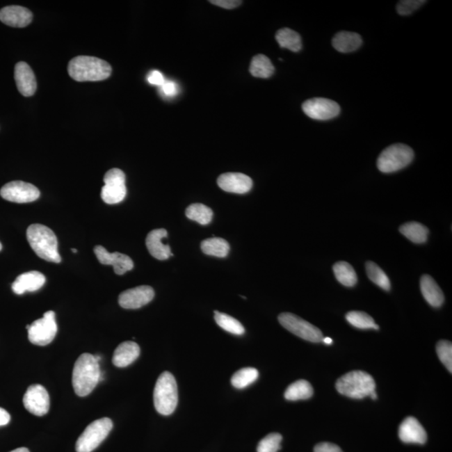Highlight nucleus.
<instances>
[{
  "label": "nucleus",
  "instance_id": "nucleus-1",
  "mask_svg": "<svg viewBox=\"0 0 452 452\" xmlns=\"http://www.w3.org/2000/svg\"><path fill=\"white\" fill-rule=\"evenodd\" d=\"M99 362L90 353H82L74 365L72 385L78 396H88L101 380Z\"/></svg>",
  "mask_w": 452,
  "mask_h": 452
},
{
  "label": "nucleus",
  "instance_id": "nucleus-2",
  "mask_svg": "<svg viewBox=\"0 0 452 452\" xmlns=\"http://www.w3.org/2000/svg\"><path fill=\"white\" fill-rule=\"evenodd\" d=\"M68 73L76 81H99L108 79L112 67L97 57L80 56L70 61Z\"/></svg>",
  "mask_w": 452,
  "mask_h": 452
},
{
  "label": "nucleus",
  "instance_id": "nucleus-3",
  "mask_svg": "<svg viewBox=\"0 0 452 452\" xmlns=\"http://www.w3.org/2000/svg\"><path fill=\"white\" fill-rule=\"evenodd\" d=\"M26 236L31 248L40 258L54 263L61 261L58 241L55 233L47 226L40 224L29 226Z\"/></svg>",
  "mask_w": 452,
  "mask_h": 452
},
{
  "label": "nucleus",
  "instance_id": "nucleus-4",
  "mask_svg": "<svg viewBox=\"0 0 452 452\" xmlns=\"http://www.w3.org/2000/svg\"><path fill=\"white\" fill-rule=\"evenodd\" d=\"M178 386L174 376L163 372L156 382L154 402L156 410L163 416H170L178 405Z\"/></svg>",
  "mask_w": 452,
  "mask_h": 452
},
{
  "label": "nucleus",
  "instance_id": "nucleus-5",
  "mask_svg": "<svg viewBox=\"0 0 452 452\" xmlns=\"http://www.w3.org/2000/svg\"><path fill=\"white\" fill-rule=\"evenodd\" d=\"M376 381L364 371H352L341 377L336 383L338 392L352 398H364L376 392Z\"/></svg>",
  "mask_w": 452,
  "mask_h": 452
},
{
  "label": "nucleus",
  "instance_id": "nucleus-6",
  "mask_svg": "<svg viewBox=\"0 0 452 452\" xmlns=\"http://www.w3.org/2000/svg\"><path fill=\"white\" fill-rule=\"evenodd\" d=\"M414 154L412 147L396 143L386 147L377 160V167L385 174L397 172L409 166L414 159Z\"/></svg>",
  "mask_w": 452,
  "mask_h": 452
},
{
  "label": "nucleus",
  "instance_id": "nucleus-7",
  "mask_svg": "<svg viewBox=\"0 0 452 452\" xmlns=\"http://www.w3.org/2000/svg\"><path fill=\"white\" fill-rule=\"evenodd\" d=\"M113 427V421L109 418H102L90 423L77 439L76 452H92L97 449L108 437Z\"/></svg>",
  "mask_w": 452,
  "mask_h": 452
},
{
  "label": "nucleus",
  "instance_id": "nucleus-8",
  "mask_svg": "<svg viewBox=\"0 0 452 452\" xmlns=\"http://www.w3.org/2000/svg\"><path fill=\"white\" fill-rule=\"evenodd\" d=\"M278 321L283 328L299 338L312 343L323 342L322 331L297 315L283 312L278 316Z\"/></svg>",
  "mask_w": 452,
  "mask_h": 452
},
{
  "label": "nucleus",
  "instance_id": "nucleus-9",
  "mask_svg": "<svg viewBox=\"0 0 452 452\" xmlns=\"http://www.w3.org/2000/svg\"><path fill=\"white\" fill-rule=\"evenodd\" d=\"M58 328L56 314L53 311L45 312L43 318L37 319L28 330V338L31 343L39 346H47L56 338Z\"/></svg>",
  "mask_w": 452,
  "mask_h": 452
},
{
  "label": "nucleus",
  "instance_id": "nucleus-10",
  "mask_svg": "<svg viewBox=\"0 0 452 452\" xmlns=\"http://www.w3.org/2000/svg\"><path fill=\"white\" fill-rule=\"evenodd\" d=\"M105 186L102 188V200L108 204L121 203L127 195L126 176L119 168H112L104 176Z\"/></svg>",
  "mask_w": 452,
  "mask_h": 452
},
{
  "label": "nucleus",
  "instance_id": "nucleus-11",
  "mask_svg": "<svg viewBox=\"0 0 452 452\" xmlns=\"http://www.w3.org/2000/svg\"><path fill=\"white\" fill-rule=\"evenodd\" d=\"M0 195L10 202L24 204L38 200L40 192L31 184L23 181H12L2 187Z\"/></svg>",
  "mask_w": 452,
  "mask_h": 452
},
{
  "label": "nucleus",
  "instance_id": "nucleus-12",
  "mask_svg": "<svg viewBox=\"0 0 452 452\" xmlns=\"http://www.w3.org/2000/svg\"><path fill=\"white\" fill-rule=\"evenodd\" d=\"M302 110L308 118L326 121L339 116L340 106L334 101L316 97L303 102Z\"/></svg>",
  "mask_w": 452,
  "mask_h": 452
},
{
  "label": "nucleus",
  "instance_id": "nucleus-13",
  "mask_svg": "<svg viewBox=\"0 0 452 452\" xmlns=\"http://www.w3.org/2000/svg\"><path fill=\"white\" fill-rule=\"evenodd\" d=\"M23 404L29 412L37 417H43L50 410V396L42 385H33L24 394Z\"/></svg>",
  "mask_w": 452,
  "mask_h": 452
},
{
  "label": "nucleus",
  "instance_id": "nucleus-14",
  "mask_svg": "<svg viewBox=\"0 0 452 452\" xmlns=\"http://www.w3.org/2000/svg\"><path fill=\"white\" fill-rule=\"evenodd\" d=\"M154 298V290L150 286H139L119 295L118 302L125 309H138L149 304Z\"/></svg>",
  "mask_w": 452,
  "mask_h": 452
},
{
  "label": "nucleus",
  "instance_id": "nucleus-15",
  "mask_svg": "<svg viewBox=\"0 0 452 452\" xmlns=\"http://www.w3.org/2000/svg\"><path fill=\"white\" fill-rule=\"evenodd\" d=\"M94 253L101 264L113 266L117 275H123L134 269V261L127 255L119 252L110 253L102 245L95 246Z\"/></svg>",
  "mask_w": 452,
  "mask_h": 452
},
{
  "label": "nucleus",
  "instance_id": "nucleus-16",
  "mask_svg": "<svg viewBox=\"0 0 452 452\" xmlns=\"http://www.w3.org/2000/svg\"><path fill=\"white\" fill-rule=\"evenodd\" d=\"M221 190L234 194H245L252 190L253 182L249 176L241 172H226L217 180Z\"/></svg>",
  "mask_w": 452,
  "mask_h": 452
},
{
  "label": "nucleus",
  "instance_id": "nucleus-17",
  "mask_svg": "<svg viewBox=\"0 0 452 452\" xmlns=\"http://www.w3.org/2000/svg\"><path fill=\"white\" fill-rule=\"evenodd\" d=\"M15 79L19 92L24 97H32L36 92L37 82L35 73L30 65L23 61L16 64Z\"/></svg>",
  "mask_w": 452,
  "mask_h": 452
},
{
  "label": "nucleus",
  "instance_id": "nucleus-18",
  "mask_svg": "<svg viewBox=\"0 0 452 452\" xmlns=\"http://www.w3.org/2000/svg\"><path fill=\"white\" fill-rule=\"evenodd\" d=\"M32 19L31 11L22 6H7L0 10V22L11 27H26L31 23Z\"/></svg>",
  "mask_w": 452,
  "mask_h": 452
},
{
  "label": "nucleus",
  "instance_id": "nucleus-19",
  "mask_svg": "<svg viewBox=\"0 0 452 452\" xmlns=\"http://www.w3.org/2000/svg\"><path fill=\"white\" fill-rule=\"evenodd\" d=\"M398 437L403 442L413 444H425L427 434L420 422L414 417L406 418L401 423L398 429Z\"/></svg>",
  "mask_w": 452,
  "mask_h": 452
},
{
  "label": "nucleus",
  "instance_id": "nucleus-20",
  "mask_svg": "<svg viewBox=\"0 0 452 452\" xmlns=\"http://www.w3.org/2000/svg\"><path fill=\"white\" fill-rule=\"evenodd\" d=\"M168 236L166 229H154L146 238V246L152 257L158 260H168L172 254L170 245L163 244L162 241Z\"/></svg>",
  "mask_w": 452,
  "mask_h": 452
},
{
  "label": "nucleus",
  "instance_id": "nucleus-21",
  "mask_svg": "<svg viewBox=\"0 0 452 452\" xmlns=\"http://www.w3.org/2000/svg\"><path fill=\"white\" fill-rule=\"evenodd\" d=\"M45 277L40 271H29L15 279L12 284V290L17 295H22L26 291H38L45 285Z\"/></svg>",
  "mask_w": 452,
  "mask_h": 452
},
{
  "label": "nucleus",
  "instance_id": "nucleus-22",
  "mask_svg": "<svg viewBox=\"0 0 452 452\" xmlns=\"http://www.w3.org/2000/svg\"><path fill=\"white\" fill-rule=\"evenodd\" d=\"M140 355V348L133 341L123 342L114 351L113 363L118 368H125L134 363Z\"/></svg>",
  "mask_w": 452,
  "mask_h": 452
},
{
  "label": "nucleus",
  "instance_id": "nucleus-23",
  "mask_svg": "<svg viewBox=\"0 0 452 452\" xmlns=\"http://www.w3.org/2000/svg\"><path fill=\"white\" fill-rule=\"evenodd\" d=\"M421 291L423 297L431 307H439L445 301L442 289L429 275H424L421 277Z\"/></svg>",
  "mask_w": 452,
  "mask_h": 452
},
{
  "label": "nucleus",
  "instance_id": "nucleus-24",
  "mask_svg": "<svg viewBox=\"0 0 452 452\" xmlns=\"http://www.w3.org/2000/svg\"><path fill=\"white\" fill-rule=\"evenodd\" d=\"M332 44L336 51L349 53L357 50L361 47L362 38L357 33L341 31L334 37Z\"/></svg>",
  "mask_w": 452,
  "mask_h": 452
},
{
  "label": "nucleus",
  "instance_id": "nucleus-25",
  "mask_svg": "<svg viewBox=\"0 0 452 452\" xmlns=\"http://www.w3.org/2000/svg\"><path fill=\"white\" fill-rule=\"evenodd\" d=\"M400 232L413 243L423 244L428 239L429 229L418 222H409L402 225Z\"/></svg>",
  "mask_w": 452,
  "mask_h": 452
},
{
  "label": "nucleus",
  "instance_id": "nucleus-26",
  "mask_svg": "<svg viewBox=\"0 0 452 452\" xmlns=\"http://www.w3.org/2000/svg\"><path fill=\"white\" fill-rule=\"evenodd\" d=\"M314 394V389L309 382L304 380H300L287 387L284 396L286 400L291 401H297L308 400Z\"/></svg>",
  "mask_w": 452,
  "mask_h": 452
},
{
  "label": "nucleus",
  "instance_id": "nucleus-27",
  "mask_svg": "<svg viewBox=\"0 0 452 452\" xmlns=\"http://www.w3.org/2000/svg\"><path fill=\"white\" fill-rule=\"evenodd\" d=\"M201 250L208 256L224 258L228 256L229 244L223 238H209L201 242Z\"/></svg>",
  "mask_w": 452,
  "mask_h": 452
},
{
  "label": "nucleus",
  "instance_id": "nucleus-28",
  "mask_svg": "<svg viewBox=\"0 0 452 452\" xmlns=\"http://www.w3.org/2000/svg\"><path fill=\"white\" fill-rule=\"evenodd\" d=\"M276 40L282 48L298 52L302 49V39L298 33L289 28L281 29L276 35Z\"/></svg>",
  "mask_w": 452,
  "mask_h": 452
},
{
  "label": "nucleus",
  "instance_id": "nucleus-29",
  "mask_svg": "<svg viewBox=\"0 0 452 452\" xmlns=\"http://www.w3.org/2000/svg\"><path fill=\"white\" fill-rule=\"evenodd\" d=\"M334 276L341 284L352 287L356 285L357 277L355 270L346 261H339L332 267Z\"/></svg>",
  "mask_w": 452,
  "mask_h": 452
},
{
  "label": "nucleus",
  "instance_id": "nucleus-30",
  "mask_svg": "<svg viewBox=\"0 0 452 452\" xmlns=\"http://www.w3.org/2000/svg\"><path fill=\"white\" fill-rule=\"evenodd\" d=\"M275 68L268 57L257 55L253 57L250 63V72L255 77L269 78L273 75Z\"/></svg>",
  "mask_w": 452,
  "mask_h": 452
},
{
  "label": "nucleus",
  "instance_id": "nucleus-31",
  "mask_svg": "<svg viewBox=\"0 0 452 452\" xmlns=\"http://www.w3.org/2000/svg\"><path fill=\"white\" fill-rule=\"evenodd\" d=\"M213 215L212 209L203 204H191L186 211V216L188 219L198 222L199 224L203 225L211 223Z\"/></svg>",
  "mask_w": 452,
  "mask_h": 452
},
{
  "label": "nucleus",
  "instance_id": "nucleus-32",
  "mask_svg": "<svg viewBox=\"0 0 452 452\" xmlns=\"http://www.w3.org/2000/svg\"><path fill=\"white\" fill-rule=\"evenodd\" d=\"M215 320L218 326L221 328L222 330L229 332V334L235 335H242L245 334V330L243 325H242L237 319L234 318L232 316L216 311Z\"/></svg>",
  "mask_w": 452,
  "mask_h": 452
},
{
  "label": "nucleus",
  "instance_id": "nucleus-33",
  "mask_svg": "<svg viewBox=\"0 0 452 452\" xmlns=\"http://www.w3.org/2000/svg\"><path fill=\"white\" fill-rule=\"evenodd\" d=\"M259 372L255 368H243L234 373L232 385L236 389H245L258 379Z\"/></svg>",
  "mask_w": 452,
  "mask_h": 452
},
{
  "label": "nucleus",
  "instance_id": "nucleus-34",
  "mask_svg": "<svg viewBox=\"0 0 452 452\" xmlns=\"http://www.w3.org/2000/svg\"><path fill=\"white\" fill-rule=\"evenodd\" d=\"M346 319L352 326L360 328V330H369V328H373V330H378L380 328L372 316L367 314L366 312L359 311L349 312L346 314Z\"/></svg>",
  "mask_w": 452,
  "mask_h": 452
},
{
  "label": "nucleus",
  "instance_id": "nucleus-35",
  "mask_svg": "<svg viewBox=\"0 0 452 452\" xmlns=\"http://www.w3.org/2000/svg\"><path fill=\"white\" fill-rule=\"evenodd\" d=\"M365 268H366L367 276L371 279V281L385 291H389L390 290L392 284H390L387 275L385 274V271L376 263L368 261L366 266H365Z\"/></svg>",
  "mask_w": 452,
  "mask_h": 452
},
{
  "label": "nucleus",
  "instance_id": "nucleus-36",
  "mask_svg": "<svg viewBox=\"0 0 452 452\" xmlns=\"http://www.w3.org/2000/svg\"><path fill=\"white\" fill-rule=\"evenodd\" d=\"M282 435L271 433L263 438L257 446V452H277L281 449Z\"/></svg>",
  "mask_w": 452,
  "mask_h": 452
},
{
  "label": "nucleus",
  "instance_id": "nucleus-37",
  "mask_svg": "<svg viewBox=\"0 0 452 452\" xmlns=\"http://www.w3.org/2000/svg\"><path fill=\"white\" fill-rule=\"evenodd\" d=\"M437 352L439 360L450 373L452 372V344L449 341L441 340L437 344Z\"/></svg>",
  "mask_w": 452,
  "mask_h": 452
},
{
  "label": "nucleus",
  "instance_id": "nucleus-38",
  "mask_svg": "<svg viewBox=\"0 0 452 452\" xmlns=\"http://www.w3.org/2000/svg\"><path fill=\"white\" fill-rule=\"evenodd\" d=\"M426 1L424 0H403L398 3L396 10L398 15H412L413 12L421 8Z\"/></svg>",
  "mask_w": 452,
  "mask_h": 452
},
{
  "label": "nucleus",
  "instance_id": "nucleus-39",
  "mask_svg": "<svg viewBox=\"0 0 452 452\" xmlns=\"http://www.w3.org/2000/svg\"><path fill=\"white\" fill-rule=\"evenodd\" d=\"M161 90L164 96L172 97L178 93V86H177L175 82L166 81L161 86Z\"/></svg>",
  "mask_w": 452,
  "mask_h": 452
},
{
  "label": "nucleus",
  "instance_id": "nucleus-40",
  "mask_svg": "<svg viewBox=\"0 0 452 452\" xmlns=\"http://www.w3.org/2000/svg\"><path fill=\"white\" fill-rule=\"evenodd\" d=\"M213 5L224 8L226 10H232L235 8L240 6L242 3V1H238V0H213V1H209Z\"/></svg>",
  "mask_w": 452,
  "mask_h": 452
},
{
  "label": "nucleus",
  "instance_id": "nucleus-41",
  "mask_svg": "<svg viewBox=\"0 0 452 452\" xmlns=\"http://www.w3.org/2000/svg\"><path fill=\"white\" fill-rule=\"evenodd\" d=\"M314 452H344L341 448L335 444L330 442H322L318 444L314 448Z\"/></svg>",
  "mask_w": 452,
  "mask_h": 452
},
{
  "label": "nucleus",
  "instance_id": "nucleus-42",
  "mask_svg": "<svg viewBox=\"0 0 452 452\" xmlns=\"http://www.w3.org/2000/svg\"><path fill=\"white\" fill-rule=\"evenodd\" d=\"M147 81H149L150 83L152 85L161 86L164 83V81H166V79H164L161 72L159 71H153L151 72L149 76H147Z\"/></svg>",
  "mask_w": 452,
  "mask_h": 452
},
{
  "label": "nucleus",
  "instance_id": "nucleus-43",
  "mask_svg": "<svg viewBox=\"0 0 452 452\" xmlns=\"http://www.w3.org/2000/svg\"><path fill=\"white\" fill-rule=\"evenodd\" d=\"M10 421V414L5 409L0 408V426L9 424Z\"/></svg>",
  "mask_w": 452,
  "mask_h": 452
},
{
  "label": "nucleus",
  "instance_id": "nucleus-44",
  "mask_svg": "<svg viewBox=\"0 0 452 452\" xmlns=\"http://www.w3.org/2000/svg\"><path fill=\"white\" fill-rule=\"evenodd\" d=\"M10 452H30V451H29L26 447H20Z\"/></svg>",
  "mask_w": 452,
  "mask_h": 452
},
{
  "label": "nucleus",
  "instance_id": "nucleus-45",
  "mask_svg": "<svg viewBox=\"0 0 452 452\" xmlns=\"http://www.w3.org/2000/svg\"><path fill=\"white\" fill-rule=\"evenodd\" d=\"M323 342L326 344H332V340L330 338H323Z\"/></svg>",
  "mask_w": 452,
  "mask_h": 452
},
{
  "label": "nucleus",
  "instance_id": "nucleus-46",
  "mask_svg": "<svg viewBox=\"0 0 452 452\" xmlns=\"http://www.w3.org/2000/svg\"><path fill=\"white\" fill-rule=\"evenodd\" d=\"M369 396H371L373 400H376L377 398V394L376 392H372L371 394H369Z\"/></svg>",
  "mask_w": 452,
  "mask_h": 452
},
{
  "label": "nucleus",
  "instance_id": "nucleus-47",
  "mask_svg": "<svg viewBox=\"0 0 452 452\" xmlns=\"http://www.w3.org/2000/svg\"><path fill=\"white\" fill-rule=\"evenodd\" d=\"M72 252H73L74 253H76V252H77V250H76V249H72Z\"/></svg>",
  "mask_w": 452,
  "mask_h": 452
},
{
  "label": "nucleus",
  "instance_id": "nucleus-48",
  "mask_svg": "<svg viewBox=\"0 0 452 452\" xmlns=\"http://www.w3.org/2000/svg\"><path fill=\"white\" fill-rule=\"evenodd\" d=\"M2 250V244H1V242H0V250Z\"/></svg>",
  "mask_w": 452,
  "mask_h": 452
}]
</instances>
